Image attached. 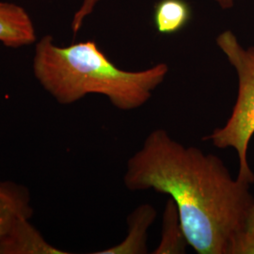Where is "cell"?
I'll use <instances>...</instances> for the list:
<instances>
[{
  "label": "cell",
  "mask_w": 254,
  "mask_h": 254,
  "mask_svg": "<svg viewBox=\"0 0 254 254\" xmlns=\"http://www.w3.org/2000/svg\"><path fill=\"white\" fill-rule=\"evenodd\" d=\"M244 235L247 236H254V204L250 210L248 218L246 220L245 229H244Z\"/></svg>",
  "instance_id": "7c38bea8"
},
{
  "label": "cell",
  "mask_w": 254,
  "mask_h": 254,
  "mask_svg": "<svg viewBox=\"0 0 254 254\" xmlns=\"http://www.w3.org/2000/svg\"><path fill=\"white\" fill-rule=\"evenodd\" d=\"M36 30L27 10L10 2H0V42L19 48L36 42Z\"/></svg>",
  "instance_id": "5b68a950"
},
{
  "label": "cell",
  "mask_w": 254,
  "mask_h": 254,
  "mask_svg": "<svg viewBox=\"0 0 254 254\" xmlns=\"http://www.w3.org/2000/svg\"><path fill=\"white\" fill-rule=\"evenodd\" d=\"M31 215L27 190L13 183H0V238L19 218H29Z\"/></svg>",
  "instance_id": "52a82bcc"
},
{
  "label": "cell",
  "mask_w": 254,
  "mask_h": 254,
  "mask_svg": "<svg viewBox=\"0 0 254 254\" xmlns=\"http://www.w3.org/2000/svg\"><path fill=\"white\" fill-rule=\"evenodd\" d=\"M231 254H254V236L244 234L238 236L232 247Z\"/></svg>",
  "instance_id": "8fae6325"
},
{
  "label": "cell",
  "mask_w": 254,
  "mask_h": 254,
  "mask_svg": "<svg viewBox=\"0 0 254 254\" xmlns=\"http://www.w3.org/2000/svg\"><path fill=\"white\" fill-rule=\"evenodd\" d=\"M155 217L156 211L151 204H141L128 217L127 238L118 245L95 254H147V231Z\"/></svg>",
  "instance_id": "8992f818"
},
{
  "label": "cell",
  "mask_w": 254,
  "mask_h": 254,
  "mask_svg": "<svg viewBox=\"0 0 254 254\" xmlns=\"http://www.w3.org/2000/svg\"><path fill=\"white\" fill-rule=\"evenodd\" d=\"M101 0H83L81 6L76 10L73 15L72 21V30L73 34H76L79 29L81 28L84 21L88 16H90L92 11L95 9L96 5L100 2Z\"/></svg>",
  "instance_id": "30bf717a"
},
{
  "label": "cell",
  "mask_w": 254,
  "mask_h": 254,
  "mask_svg": "<svg viewBox=\"0 0 254 254\" xmlns=\"http://www.w3.org/2000/svg\"><path fill=\"white\" fill-rule=\"evenodd\" d=\"M124 181L129 190L169 195L199 254H231L254 204L251 184L234 179L219 157L183 145L164 129L152 131L129 158Z\"/></svg>",
  "instance_id": "6da1fadb"
},
{
  "label": "cell",
  "mask_w": 254,
  "mask_h": 254,
  "mask_svg": "<svg viewBox=\"0 0 254 254\" xmlns=\"http://www.w3.org/2000/svg\"><path fill=\"white\" fill-rule=\"evenodd\" d=\"M222 9H229L234 7L236 0H214Z\"/></svg>",
  "instance_id": "4fadbf2b"
},
{
  "label": "cell",
  "mask_w": 254,
  "mask_h": 254,
  "mask_svg": "<svg viewBox=\"0 0 254 254\" xmlns=\"http://www.w3.org/2000/svg\"><path fill=\"white\" fill-rule=\"evenodd\" d=\"M218 48L236 69L238 94L230 118L224 127L217 128L203 139L219 149L234 148L238 155L237 179L254 184V173L248 159L249 145L254 135V46L245 48L236 34L225 30L218 35Z\"/></svg>",
  "instance_id": "3957f363"
},
{
  "label": "cell",
  "mask_w": 254,
  "mask_h": 254,
  "mask_svg": "<svg viewBox=\"0 0 254 254\" xmlns=\"http://www.w3.org/2000/svg\"><path fill=\"white\" fill-rule=\"evenodd\" d=\"M188 245L177 207L173 200L169 199L164 211L162 238L154 254H185Z\"/></svg>",
  "instance_id": "9c48e42d"
},
{
  "label": "cell",
  "mask_w": 254,
  "mask_h": 254,
  "mask_svg": "<svg viewBox=\"0 0 254 254\" xmlns=\"http://www.w3.org/2000/svg\"><path fill=\"white\" fill-rule=\"evenodd\" d=\"M167 64L131 72L117 67L93 41L59 46L53 37H43L35 46L33 72L49 94L63 105L88 94H102L121 110L146 104L169 73Z\"/></svg>",
  "instance_id": "7a4b0ae2"
},
{
  "label": "cell",
  "mask_w": 254,
  "mask_h": 254,
  "mask_svg": "<svg viewBox=\"0 0 254 254\" xmlns=\"http://www.w3.org/2000/svg\"><path fill=\"white\" fill-rule=\"evenodd\" d=\"M190 18V7L185 0H160L154 7V26L161 34L169 35L180 31Z\"/></svg>",
  "instance_id": "ba28073f"
},
{
  "label": "cell",
  "mask_w": 254,
  "mask_h": 254,
  "mask_svg": "<svg viewBox=\"0 0 254 254\" xmlns=\"http://www.w3.org/2000/svg\"><path fill=\"white\" fill-rule=\"evenodd\" d=\"M28 218H19L0 238V254H66L50 245Z\"/></svg>",
  "instance_id": "277c9868"
}]
</instances>
